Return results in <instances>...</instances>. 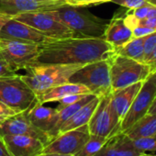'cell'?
Returning a JSON list of instances; mask_svg holds the SVG:
<instances>
[{"mask_svg": "<svg viewBox=\"0 0 156 156\" xmlns=\"http://www.w3.org/2000/svg\"><path fill=\"white\" fill-rule=\"evenodd\" d=\"M115 48L104 38L72 37L40 44V52L31 63L80 64L108 60Z\"/></svg>", "mask_w": 156, "mask_h": 156, "instance_id": "6da1fadb", "label": "cell"}, {"mask_svg": "<svg viewBox=\"0 0 156 156\" xmlns=\"http://www.w3.org/2000/svg\"><path fill=\"white\" fill-rule=\"evenodd\" d=\"M82 66L80 64L30 63L24 68L26 74L21 77L38 98L50 89L68 83L71 75Z\"/></svg>", "mask_w": 156, "mask_h": 156, "instance_id": "7a4b0ae2", "label": "cell"}, {"mask_svg": "<svg viewBox=\"0 0 156 156\" xmlns=\"http://www.w3.org/2000/svg\"><path fill=\"white\" fill-rule=\"evenodd\" d=\"M52 15L68 27L75 35L82 38H103L108 23L89 12L70 5H63L51 10Z\"/></svg>", "mask_w": 156, "mask_h": 156, "instance_id": "3957f363", "label": "cell"}, {"mask_svg": "<svg viewBox=\"0 0 156 156\" xmlns=\"http://www.w3.org/2000/svg\"><path fill=\"white\" fill-rule=\"evenodd\" d=\"M70 83L85 86L91 94L102 98L112 93L109 61L101 60L83 65L69 78Z\"/></svg>", "mask_w": 156, "mask_h": 156, "instance_id": "277c9868", "label": "cell"}, {"mask_svg": "<svg viewBox=\"0 0 156 156\" xmlns=\"http://www.w3.org/2000/svg\"><path fill=\"white\" fill-rule=\"evenodd\" d=\"M109 61L112 91L138 82H144L151 74L147 63L115 53Z\"/></svg>", "mask_w": 156, "mask_h": 156, "instance_id": "5b68a950", "label": "cell"}, {"mask_svg": "<svg viewBox=\"0 0 156 156\" xmlns=\"http://www.w3.org/2000/svg\"><path fill=\"white\" fill-rule=\"evenodd\" d=\"M36 100V95L21 75L0 77V102L17 113L28 110Z\"/></svg>", "mask_w": 156, "mask_h": 156, "instance_id": "8992f818", "label": "cell"}, {"mask_svg": "<svg viewBox=\"0 0 156 156\" xmlns=\"http://www.w3.org/2000/svg\"><path fill=\"white\" fill-rule=\"evenodd\" d=\"M13 19L30 25L52 40L75 37L74 33L55 18L51 10L22 13L14 16Z\"/></svg>", "mask_w": 156, "mask_h": 156, "instance_id": "52a82bcc", "label": "cell"}, {"mask_svg": "<svg viewBox=\"0 0 156 156\" xmlns=\"http://www.w3.org/2000/svg\"><path fill=\"white\" fill-rule=\"evenodd\" d=\"M39 52L40 44L0 39V59L6 61L15 71L33 62Z\"/></svg>", "mask_w": 156, "mask_h": 156, "instance_id": "ba28073f", "label": "cell"}, {"mask_svg": "<svg viewBox=\"0 0 156 156\" xmlns=\"http://www.w3.org/2000/svg\"><path fill=\"white\" fill-rule=\"evenodd\" d=\"M119 124V119L111 106V94L100 98L99 103L87 123L90 134L109 138L120 132Z\"/></svg>", "mask_w": 156, "mask_h": 156, "instance_id": "9c48e42d", "label": "cell"}, {"mask_svg": "<svg viewBox=\"0 0 156 156\" xmlns=\"http://www.w3.org/2000/svg\"><path fill=\"white\" fill-rule=\"evenodd\" d=\"M156 95V80L151 74L143 82L140 91L119 124V131L124 132L140 119L144 117Z\"/></svg>", "mask_w": 156, "mask_h": 156, "instance_id": "30bf717a", "label": "cell"}, {"mask_svg": "<svg viewBox=\"0 0 156 156\" xmlns=\"http://www.w3.org/2000/svg\"><path fill=\"white\" fill-rule=\"evenodd\" d=\"M88 125H84L58 134L47 145L42 153H61L74 155L89 139Z\"/></svg>", "mask_w": 156, "mask_h": 156, "instance_id": "8fae6325", "label": "cell"}, {"mask_svg": "<svg viewBox=\"0 0 156 156\" xmlns=\"http://www.w3.org/2000/svg\"><path fill=\"white\" fill-rule=\"evenodd\" d=\"M6 135H26L36 138L47 145L52 139L45 131L32 124L28 116V110L17 113L0 125V137Z\"/></svg>", "mask_w": 156, "mask_h": 156, "instance_id": "7c38bea8", "label": "cell"}, {"mask_svg": "<svg viewBox=\"0 0 156 156\" xmlns=\"http://www.w3.org/2000/svg\"><path fill=\"white\" fill-rule=\"evenodd\" d=\"M66 4V0H0V12L12 17L34 11L53 10Z\"/></svg>", "mask_w": 156, "mask_h": 156, "instance_id": "4fadbf2b", "label": "cell"}, {"mask_svg": "<svg viewBox=\"0 0 156 156\" xmlns=\"http://www.w3.org/2000/svg\"><path fill=\"white\" fill-rule=\"evenodd\" d=\"M0 39L20 41L37 44H42L52 40L40 32L38 30L15 19L10 20L3 27L0 31Z\"/></svg>", "mask_w": 156, "mask_h": 156, "instance_id": "5bb4252c", "label": "cell"}, {"mask_svg": "<svg viewBox=\"0 0 156 156\" xmlns=\"http://www.w3.org/2000/svg\"><path fill=\"white\" fill-rule=\"evenodd\" d=\"M2 139L11 156H38L45 147L41 140L26 135H6Z\"/></svg>", "mask_w": 156, "mask_h": 156, "instance_id": "9a60e30c", "label": "cell"}, {"mask_svg": "<svg viewBox=\"0 0 156 156\" xmlns=\"http://www.w3.org/2000/svg\"><path fill=\"white\" fill-rule=\"evenodd\" d=\"M144 154L132 144L131 140L123 132L111 136L94 156H139Z\"/></svg>", "mask_w": 156, "mask_h": 156, "instance_id": "2e32d148", "label": "cell"}, {"mask_svg": "<svg viewBox=\"0 0 156 156\" xmlns=\"http://www.w3.org/2000/svg\"><path fill=\"white\" fill-rule=\"evenodd\" d=\"M28 116L34 126L47 132L51 136V132L54 129L58 120V109L45 107L43 104L36 100L28 109Z\"/></svg>", "mask_w": 156, "mask_h": 156, "instance_id": "e0dca14e", "label": "cell"}, {"mask_svg": "<svg viewBox=\"0 0 156 156\" xmlns=\"http://www.w3.org/2000/svg\"><path fill=\"white\" fill-rule=\"evenodd\" d=\"M115 49L123 46L133 39L132 30L124 20V16H115L107 25L104 37Z\"/></svg>", "mask_w": 156, "mask_h": 156, "instance_id": "ac0fdd59", "label": "cell"}, {"mask_svg": "<svg viewBox=\"0 0 156 156\" xmlns=\"http://www.w3.org/2000/svg\"><path fill=\"white\" fill-rule=\"evenodd\" d=\"M143 82H138L124 88L113 90L111 93V106L119 122L129 110L135 97L140 91Z\"/></svg>", "mask_w": 156, "mask_h": 156, "instance_id": "d6986e66", "label": "cell"}, {"mask_svg": "<svg viewBox=\"0 0 156 156\" xmlns=\"http://www.w3.org/2000/svg\"><path fill=\"white\" fill-rule=\"evenodd\" d=\"M87 94H91V92L85 86L68 82L50 89L48 92L44 93L42 96L38 98L37 100L41 104H45L49 102H57L60 99L72 95H87Z\"/></svg>", "mask_w": 156, "mask_h": 156, "instance_id": "ffe728a7", "label": "cell"}, {"mask_svg": "<svg viewBox=\"0 0 156 156\" xmlns=\"http://www.w3.org/2000/svg\"><path fill=\"white\" fill-rule=\"evenodd\" d=\"M99 100H100V98L96 96L89 102H87L86 105H84L82 108H80L71 118H69L60 127L58 134L65 132L67 130H71V129H73L76 128H79L84 125H87L89 122L94 111L96 110V108L99 103Z\"/></svg>", "mask_w": 156, "mask_h": 156, "instance_id": "44dd1931", "label": "cell"}, {"mask_svg": "<svg viewBox=\"0 0 156 156\" xmlns=\"http://www.w3.org/2000/svg\"><path fill=\"white\" fill-rule=\"evenodd\" d=\"M125 133L130 140L140 137H147L156 133V114H146L144 117L135 122L130 128L125 130Z\"/></svg>", "mask_w": 156, "mask_h": 156, "instance_id": "7402d4cb", "label": "cell"}, {"mask_svg": "<svg viewBox=\"0 0 156 156\" xmlns=\"http://www.w3.org/2000/svg\"><path fill=\"white\" fill-rule=\"evenodd\" d=\"M95 97L96 96L93 95V94H88V95H86L82 99H80L79 101H77V102H75L73 104H71V105H68V106H65V107H62V108H56L58 109V120H57V123H56L54 129L51 132V137L52 139L55 138L58 135L60 127L69 118H71L78 109H79L80 108H82L84 105H86L87 102H89Z\"/></svg>", "mask_w": 156, "mask_h": 156, "instance_id": "603a6c76", "label": "cell"}, {"mask_svg": "<svg viewBox=\"0 0 156 156\" xmlns=\"http://www.w3.org/2000/svg\"><path fill=\"white\" fill-rule=\"evenodd\" d=\"M143 38H133L129 42L121 47L116 48V53L129 57L138 62H144L145 61V51L143 46Z\"/></svg>", "mask_w": 156, "mask_h": 156, "instance_id": "cb8c5ba5", "label": "cell"}, {"mask_svg": "<svg viewBox=\"0 0 156 156\" xmlns=\"http://www.w3.org/2000/svg\"><path fill=\"white\" fill-rule=\"evenodd\" d=\"M109 138L90 134L87 141L74 155L75 156H94L105 145V143L108 141Z\"/></svg>", "mask_w": 156, "mask_h": 156, "instance_id": "d4e9b609", "label": "cell"}, {"mask_svg": "<svg viewBox=\"0 0 156 156\" xmlns=\"http://www.w3.org/2000/svg\"><path fill=\"white\" fill-rule=\"evenodd\" d=\"M133 146L143 153L146 151H156V133L147 137H140L131 140Z\"/></svg>", "mask_w": 156, "mask_h": 156, "instance_id": "484cf974", "label": "cell"}, {"mask_svg": "<svg viewBox=\"0 0 156 156\" xmlns=\"http://www.w3.org/2000/svg\"><path fill=\"white\" fill-rule=\"evenodd\" d=\"M143 46H144L145 59H146L152 52V51L156 48V30L152 31L151 34L144 37Z\"/></svg>", "mask_w": 156, "mask_h": 156, "instance_id": "4316f807", "label": "cell"}, {"mask_svg": "<svg viewBox=\"0 0 156 156\" xmlns=\"http://www.w3.org/2000/svg\"><path fill=\"white\" fill-rule=\"evenodd\" d=\"M111 1L112 0H66V4L73 7H87Z\"/></svg>", "mask_w": 156, "mask_h": 156, "instance_id": "83f0119b", "label": "cell"}, {"mask_svg": "<svg viewBox=\"0 0 156 156\" xmlns=\"http://www.w3.org/2000/svg\"><path fill=\"white\" fill-rule=\"evenodd\" d=\"M111 2L128 9H134L144 5L147 1L146 0H112Z\"/></svg>", "mask_w": 156, "mask_h": 156, "instance_id": "f1b7e54d", "label": "cell"}, {"mask_svg": "<svg viewBox=\"0 0 156 156\" xmlns=\"http://www.w3.org/2000/svg\"><path fill=\"white\" fill-rule=\"evenodd\" d=\"M16 114L17 112L15 110H13L7 105L3 104L2 102H0V125L4 123L8 119H9L10 117Z\"/></svg>", "mask_w": 156, "mask_h": 156, "instance_id": "f546056e", "label": "cell"}, {"mask_svg": "<svg viewBox=\"0 0 156 156\" xmlns=\"http://www.w3.org/2000/svg\"><path fill=\"white\" fill-rule=\"evenodd\" d=\"M17 74V71H15L6 61L0 59V77L11 76Z\"/></svg>", "mask_w": 156, "mask_h": 156, "instance_id": "4dcf8cb0", "label": "cell"}, {"mask_svg": "<svg viewBox=\"0 0 156 156\" xmlns=\"http://www.w3.org/2000/svg\"><path fill=\"white\" fill-rule=\"evenodd\" d=\"M131 30H132L133 38H143V37H146L147 35L151 34L152 31H154L153 30H151L150 28L140 26V25L134 26Z\"/></svg>", "mask_w": 156, "mask_h": 156, "instance_id": "1f68e13d", "label": "cell"}, {"mask_svg": "<svg viewBox=\"0 0 156 156\" xmlns=\"http://www.w3.org/2000/svg\"><path fill=\"white\" fill-rule=\"evenodd\" d=\"M86 95H72V96L65 97V98L60 99L59 101H57V102H59V105H58L57 108H62V107L73 104V103H75L77 101H79L80 99H82Z\"/></svg>", "mask_w": 156, "mask_h": 156, "instance_id": "d6a6232c", "label": "cell"}, {"mask_svg": "<svg viewBox=\"0 0 156 156\" xmlns=\"http://www.w3.org/2000/svg\"><path fill=\"white\" fill-rule=\"evenodd\" d=\"M137 25H140V26H144V27H147V28H150L153 30H156V15L155 16H152V17H150V18H147V19H144V20H139L137 21L132 27L131 29L134 27V26H137Z\"/></svg>", "mask_w": 156, "mask_h": 156, "instance_id": "836d02e7", "label": "cell"}, {"mask_svg": "<svg viewBox=\"0 0 156 156\" xmlns=\"http://www.w3.org/2000/svg\"><path fill=\"white\" fill-rule=\"evenodd\" d=\"M145 63L150 67L151 73L156 71V48L152 51V52L145 59Z\"/></svg>", "mask_w": 156, "mask_h": 156, "instance_id": "e575fe53", "label": "cell"}, {"mask_svg": "<svg viewBox=\"0 0 156 156\" xmlns=\"http://www.w3.org/2000/svg\"><path fill=\"white\" fill-rule=\"evenodd\" d=\"M13 17L10 16V15H8V14H5V13H2L0 12V31L3 29V27L10 20H12Z\"/></svg>", "mask_w": 156, "mask_h": 156, "instance_id": "d590c367", "label": "cell"}, {"mask_svg": "<svg viewBox=\"0 0 156 156\" xmlns=\"http://www.w3.org/2000/svg\"><path fill=\"white\" fill-rule=\"evenodd\" d=\"M0 156H11L2 137H0Z\"/></svg>", "mask_w": 156, "mask_h": 156, "instance_id": "8d00e7d4", "label": "cell"}, {"mask_svg": "<svg viewBox=\"0 0 156 156\" xmlns=\"http://www.w3.org/2000/svg\"><path fill=\"white\" fill-rule=\"evenodd\" d=\"M147 114H150V115H152V114H156V95L152 100V103L147 112Z\"/></svg>", "mask_w": 156, "mask_h": 156, "instance_id": "74e56055", "label": "cell"}, {"mask_svg": "<svg viewBox=\"0 0 156 156\" xmlns=\"http://www.w3.org/2000/svg\"><path fill=\"white\" fill-rule=\"evenodd\" d=\"M38 156H75L72 154H61V153H41Z\"/></svg>", "mask_w": 156, "mask_h": 156, "instance_id": "f35d334b", "label": "cell"}, {"mask_svg": "<svg viewBox=\"0 0 156 156\" xmlns=\"http://www.w3.org/2000/svg\"><path fill=\"white\" fill-rule=\"evenodd\" d=\"M147 2H149V3H151V4H152V5H155L156 6V0H146Z\"/></svg>", "mask_w": 156, "mask_h": 156, "instance_id": "ab89813d", "label": "cell"}, {"mask_svg": "<svg viewBox=\"0 0 156 156\" xmlns=\"http://www.w3.org/2000/svg\"><path fill=\"white\" fill-rule=\"evenodd\" d=\"M139 156H156V155H153V154H147V153H144V154H141V155H139Z\"/></svg>", "mask_w": 156, "mask_h": 156, "instance_id": "60d3db41", "label": "cell"}, {"mask_svg": "<svg viewBox=\"0 0 156 156\" xmlns=\"http://www.w3.org/2000/svg\"><path fill=\"white\" fill-rule=\"evenodd\" d=\"M151 75H152V76L154 77V79L156 80V71H155L154 73H151Z\"/></svg>", "mask_w": 156, "mask_h": 156, "instance_id": "b9f144b4", "label": "cell"}]
</instances>
